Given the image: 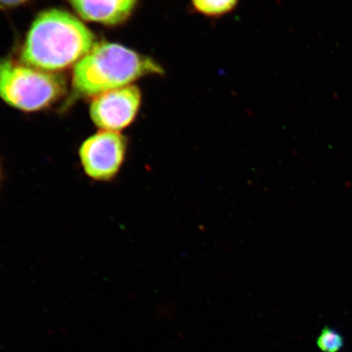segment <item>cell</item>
<instances>
[{
  "instance_id": "obj_8",
  "label": "cell",
  "mask_w": 352,
  "mask_h": 352,
  "mask_svg": "<svg viewBox=\"0 0 352 352\" xmlns=\"http://www.w3.org/2000/svg\"><path fill=\"white\" fill-rule=\"evenodd\" d=\"M316 345L322 352H340L344 346V338L336 329L325 327L316 340Z\"/></svg>"
},
{
  "instance_id": "obj_4",
  "label": "cell",
  "mask_w": 352,
  "mask_h": 352,
  "mask_svg": "<svg viewBox=\"0 0 352 352\" xmlns=\"http://www.w3.org/2000/svg\"><path fill=\"white\" fill-rule=\"evenodd\" d=\"M126 140L116 131H101L79 149L83 170L91 179L109 182L120 171L126 153Z\"/></svg>"
},
{
  "instance_id": "obj_10",
  "label": "cell",
  "mask_w": 352,
  "mask_h": 352,
  "mask_svg": "<svg viewBox=\"0 0 352 352\" xmlns=\"http://www.w3.org/2000/svg\"><path fill=\"white\" fill-rule=\"evenodd\" d=\"M0 179H1V170H0Z\"/></svg>"
},
{
  "instance_id": "obj_2",
  "label": "cell",
  "mask_w": 352,
  "mask_h": 352,
  "mask_svg": "<svg viewBox=\"0 0 352 352\" xmlns=\"http://www.w3.org/2000/svg\"><path fill=\"white\" fill-rule=\"evenodd\" d=\"M162 72L153 60L120 44L96 43L74 66L73 91L77 96L96 98Z\"/></svg>"
},
{
  "instance_id": "obj_6",
  "label": "cell",
  "mask_w": 352,
  "mask_h": 352,
  "mask_svg": "<svg viewBox=\"0 0 352 352\" xmlns=\"http://www.w3.org/2000/svg\"><path fill=\"white\" fill-rule=\"evenodd\" d=\"M82 19L114 25L122 23L135 10L136 0H68Z\"/></svg>"
},
{
  "instance_id": "obj_5",
  "label": "cell",
  "mask_w": 352,
  "mask_h": 352,
  "mask_svg": "<svg viewBox=\"0 0 352 352\" xmlns=\"http://www.w3.org/2000/svg\"><path fill=\"white\" fill-rule=\"evenodd\" d=\"M140 102L142 94L135 86L105 92L92 100L91 120L102 131H120L134 121Z\"/></svg>"
},
{
  "instance_id": "obj_1",
  "label": "cell",
  "mask_w": 352,
  "mask_h": 352,
  "mask_svg": "<svg viewBox=\"0 0 352 352\" xmlns=\"http://www.w3.org/2000/svg\"><path fill=\"white\" fill-rule=\"evenodd\" d=\"M96 44L94 33L77 17L50 10L33 22L22 48L21 60L44 72H58L76 65Z\"/></svg>"
},
{
  "instance_id": "obj_9",
  "label": "cell",
  "mask_w": 352,
  "mask_h": 352,
  "mask_svg": "<svg viewBox=\"0 0 352 352\" xmlns=\"http://www.w3.org/2000/svg\"><path fill=\"white\" fill-rule=\"evenodd\" d=\"M25 1H28V0H0V4L6 7H15Z\"/></svg>"
},
{
  "instance_id": "obj_7",
  "label": "cell",
  "mask_w": 352,
  "mask_h": 352,
  "mask_svg": "<svg viewBox=\"0 0 352 352\" xmlns=\"http://www.w3.org/2000/svg\"><path fill=\"white\" fill-rule=\"evenodd\" d=\"M198 12L209 16H218L230 12L237 0H192Z\"/></svg>"
},
{
  "instance_id": "obj_3",
  "label": "cell",
  "mask_w": 352,
  "mask_h": 352,
  "mask_svg": "<svg viewBox=\"0 0 352 352\" xmlns=\"http://www.w3.org/2000/svg\"><path fill=\"white\" fill-rule=\"evenodd\" d=\"M65 91L64 79L28 65L0 60V98L24 111L48 107Z\"/></svg>"
}]
</instances>
